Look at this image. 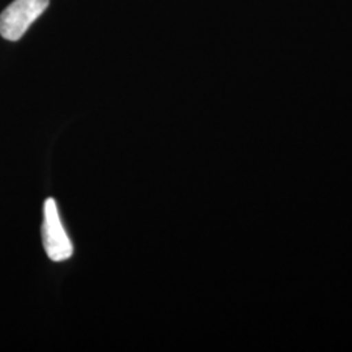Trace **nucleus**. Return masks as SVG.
<instances>
[{
  "mask_svg": "<svg viewBox=\"0 0 352 352\" xmlns=\"http://www.w3.org/2000/svg\"><path fill=\"white\" fill-rule=\"evenodd\" d=\"M49 4L50 0H13L0 14L1 37L12 42L19 41Z\"/></svg>",
  "mask_w": 352,
  "mask_h": 352,
  "instance_id": "1",
  "label": "nucleus"
},
{
  "mask_svg": "<svg viewBox=\"0 0 352 352\" xmlns=\"http://www.w3.org/2000/svg\"><path fill=\"white\" fill-rule=\"evenodd\" d=\"M42 239L45 251L54 263L65 261L74 253L72 243L62 225L58 206L54 199H47L45 201Z\"/></svg>",
  "mask_w": 352,
  "mask_h": 352,
  "instance_id": "2",
  "label": "nucleus"
}]
</instances>
